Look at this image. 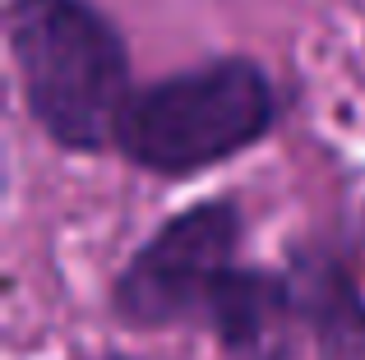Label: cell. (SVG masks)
Instances as JSON below:
<instances>
[{
  "instance_id": "6da1fadb",
  "label": "cell",
  "mask_w": 365,
  "mask_h": 360,
  "mask_svg": "<svg viewBox=\"0 0 365 360\" xmlns=\"http://www.w3.org/2000/svg\"><path fill=\"white\" fill-rule=\"evenodd\" d=\"M5 51L24 116L56 153H116L139 83L130 42L98 0H5Z\"/></svg>"
},
{
  "instance_id": "277c9868",
  "label": "cell",
  "mask_w": 365,
  "mask_h": 360,
  "mask_svg": "<svg viewBox=\"0 0 365 360\" xmlns=\"http://www.w3.org/2000/svg\"><path fill=\"white\" fill-rule=\"evenodd\" d=\"M204 328L222 360H292L301 319L282 263H232L204 309Z\"/></svg>"
},
{
  "instance_id": "5b68a950",
  "label": "cell",
  "mask_w": 365,
  "mask_h": 360,
  "mask_svg": "<svg viewBox=\"0 0 365 360\" xmlns=\"http://www.w3.org/2000/svg\"><path fill=\"white\" fill-rule=\"evenodd\" d=\"M282 268L314 360H365V287L351 263L329 240H292Z\"/></svg>"
},
{
  "instance_id": "7a4b0ae2",
  "label": "cell",
  "mask_w": 365,
  "mask_h": 360,
  "mask_svg": "<svg viewBox=\"0 0 365 360\" xmlns=\"http://www.w3.org/2000/svg\"><path fill=\"white\" fill-rule=\"evenodd\" d=\"M282 111V88L259 55H204L134 88L116 125V157L153 180H195L264 148Z\"/></svg>"
},
{
  "instance_id": "3957f363",
  "label": "cell",
  "mask_w": 365,
  "mask_h": 360,
  "mask_svg": "<svg viewBox=\"0 0 365 360\" xmlns=\"http://www.w3.org/2000/svg\"><path fill=\"white\" fill-rule=\"evenodd\" d=\"M250 217L236 194H208L167 213L130 254L107 287V309L130 333L199 328L217 282L241 263Z\"/></svg>"
}]
</instances>
